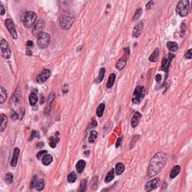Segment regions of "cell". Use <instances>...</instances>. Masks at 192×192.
<instances>
[{"mask_svg": "<svg viewBox=\"0 0 192 192\" xmlns=\"http://www.w3.org/2000/svg\"><path fill=\"white\" fill-rule=\"evenodd\" d=\"M39 136H40V134L37 131H32L31 135H30V137L28 139V141H32L34 138H36V137L39 138Z\"/></svg>", "mask_w": 192, "mask_h": 192, "instance_id": "60d3db41", "label": "cell"}, {"mask_svg": "<svg viewBox=\"0 0 192 192\" xmlns=\"http://www.w3.org/2000/svg\"><path fill=\"white\" fill-rule=\"evenodd\" d=\"M10 116H11V120H13V121H15V120L18 119V113H16L14 110H12L11 111Z\"/></svg>", "mask_w": 192, "mask_h": 192, "instance_id": "7bdbcfd3", "label": "cell"}, {"mask_svg": "<svg viewBox=\"0 0 192 192\" xmlns=\"http://www.w3.org/2000/svg\"><path fill=\"white\" fill-rule=\"evenodd\" d=\"M5 26L7 28V30H9V33L10 34L12 38L14 40H17L18 38V34L16 31L15 26L14 24H13V22L10 19H6L5 22Z\"/></svg>", "mask_w": 192, "mask_h": 192, "instance_id": "4fadbf2b", "label": "cell"}, {"mask_svg": "<svg viewBox=\"0 0 192 192\" xmlns=\"http://www.w3.org/2000/svg\"><path fill=\"white\" fill-rule=\"evenodd\" d=\"M98 137V133L96 131H91L90 137L89 138V142L90 143H94Z\"/></svg>", "mask_w": 192, "mask_h": 192, "instance_id": "d6a6232c", "label": "cell"}, {"mask_svg": "<svg viewBox=\"0 0 192 192\" xmlns=\"http://www.w3.org/2000/svg\"><path fill=\"white\" fill-rule=\"evenodd\" d=\"M181 170V167L179 165H176L172 168V170L171 171L170 178L173 179L175 178L176 176H177L179 174Z\"/></svg>", "mask_w": 192, "mask_h": 192, "instance_id": "d4e9b609", "label": "cell"}, {"mask_svg": "<svg viewBox=\"0 0 192 192\" xmlns=\"http://www.w3.org/2000/svg\"><path fill=\"white\" fill-rule=\"evenodd\" d=\"M0 121H1L0 131H1V132H3L7 127V121H8L7 116L4 114H1Z\"/></svg>", "mask_w": 192, "mask_h": 192, "instance_id": "ffe728a7", "label": "cell"}, {"mask_svg": "<svg viewBox=\"0 0 192 192\" xmlns=\"http://www.w3.org/2000/svg\"><path fill=\"white\" fill-rule=\"evenodd\" d=\"M123 51L125 54H123V56L119 59V60L116 64V68L119 70H122L125 67V66L127 64V60L129 58V55H130L129 47L124 48Z\"/></svg>", "mask_w": 192, "mask_h": 192, "instance_id": "8992f818", "label": "cell"}, {"mask_svg": "<svg viewBox=\"0 0 192 192\" xmlns=\"http://www.w3.org/2000/svg\"><path fill=\"white\" fill-rule=\"evenodd\" d=\"M45 26L43 20H38L35 23L32 29V34L34 37H38L42 32Z\"/></svg>", "mask_w": 192, "mask_h": 192, "instance_id": "8fae6325", "label": "cell"}, {"mask_svg": "<svg viewBox=\"0 0 192 192\" xmlns=\"http://www.w3.org/2000/svg\"><path fill=\"white\" fill-rule=\"evenodd\" d=\"M125 170V166L122 163H117L116 166V174L121 175Z\"/></svg>", "mask_w": 192, "mask_h": 192, "instance_id": "836d02e7", "label": "cell"}, {"mask_svg": "<svg viewBox=\"0 0 192 192\" xmlns=\"http://www.w3.org/2000/svg\"><path fill=\"white\" fill-rule=\"evenodd\" d=\"M49 140H50V143H49L50 146L52 148H55L56 146V141L54 140V138H53V137H50V139H49Z\"/></svg>", "mask_w": 192, "mask_h": 192, "instance_id": "f6af8a7d", "label": "cell"}, {"mask_svg": "<svg viewBox=\"0 0 192 192\" xmlns=\"http://www.w3.org/2000/svg\"><path fill=\"white\" fill-rule=\"evenodd\" d=\"M189 0H180L176 7V12L181 17H185L188 13Z\"/></svg>", "mask_w": 192, "mask_h": 192, "instance_id": "277c9868", "label": "cell"}, {"mask_svg": "<svg viewBox=\"0 0 192 192\" xmlns=\"http://www.w3.org/2000/svg\"><path fill=\"white\" fill-rule=\"evenodd\" d=\"M36 189L38 191L42 190L45 187V180L43 179H40L37 183Z\"/></svg>", "mask_w": 192, "mask_h": 192, "instance_id": "e575fe53", "label": "cell"}, {"mask_svg": "<svg viewBox=\"0 0 192 192\" xmlns=\"http://www.w3.org/2000/svg\"><path fill=\"white\" fill-rule=\"evenodd\" d=\"M144 28V24L142 22L138 23V24L135 26L132 30V36L135 38H138L140 36L143 32Z\"/></svg>", "mask_w": 192, "mask_h": 192, "instance_id": "2e32d148", "label": "cell"}, {"mask_svg": "<svg viewBox=\"0 0 192 192\" xmlns=\"http://www.w3.org/2000/svg\"><path fill=\"white\" fill-rule=\"evenodd\" d=\"M58 134H59V133L58 131H57V133H56V135H58Z\"/></svg>", "mask_w": 192, "mask_h": 192, "instance_id": "6f0895ef", "label": "cell"}, {"mask_svg": "<svg viewBox=\"0 0 192 192\" xmlns=\"http://www.w3.org/2000/svg\"><path fill=\"white\" fill-rule=\"evenodd\" d=\"M161 184V180L159 178L153 179L147 183L145 185V192H150L159 187Z\"/></svg>", "mask_w": 192, "mask_h": 192, "instance_id": "30bf717a", "label": "cell"}, {"mask_svg": "<svg viewBox=\"0 0 192 192\" xmlns=\"http://www.w3.org/2000/svg\"><path fill=\"white\" fill-rule=\"evenodd\" d=\"M160 56V50L158 48H157L152 54L150 55L149 58V61L152 62H156L158 61Z\"/></svg>", "mask_w": 192, "mask_h": 192, "instance_id": "44dd1931", "label": "cell"}, {"mask_svg": "<svg viewBox=\"0 0 192 192\" xmlns=\"http://www.w3.org/2000/svg\"><path fill=\"white\" fill-rule=\"evenodd\" d=\"M105 68H102L100 69V71L99 72V75H98V78H97V80H96L98 83H102V82L104 79V76H105Z\"/></svg>", "mask_w": 192, "mask_h": 192, "instance_id": "4dcf8cb0", "label": "cell"}, {"mask_svg": "<svg viewBox=\"0 0 192 192\" xmlns=\"http://www.w3.org/2000/svg\"><path fill=\"white\" fill-rule=\"evenodd\" d=\"M53 158L50 155H46L42 159V162L45 166H48L53 162Z\"/></svg>", "mask_w": 192, "mask_h": 192, "instance_id": "484cf974", "label": "cell"}, {"mask_svg": "<svg viewBox=\"0 0 192 192\" xmlns=\"http://www.w3.org/2000/svg\"><path fill=\"white\" fill-rule=\"evenodd\" d=\"M50 42V36L47 33L42 32L37 37V44L42 49L47 48Z\"/></svg>", "mask_w": 192, "mask_h": 192, "instance_id": "5b68a950", "label": "cell"}, {"mask_svg": "<svg viewBox=\"0 0 192 192\" xmlns=\"http://www.w3.org/2000/svg\"><path fill=\"white\" fill-rule=\"evenodd\" d=\"M13 179L14 176L11 173H7L5 176V181L7 184H11L13 182Z\"/></svg>", "mask_w": 192, "mask_h": 192, "instance_id": "8d00e7d4", "label": "cell"}, {"mask_svg": "<svg viewBox=\"0 0 192 192\" xmlns=\"http://www.w3.org/2000/svg\"><path fill=\"white\" fill-rule=\"evenodd\" d=\"M58 6L64 10H67L72 5V0H58Z\"/></svg>", "mask_w": 192, "mask_h": 192, "instance_id": "ac0fdd59", "label": "cell"}, {"mask_svg": "<svg viewBox=\"0 0 192 192\" xmlns=\"http://www.w3.org/2000/svg\"><path fill=\"white\" fill-rule=\"evenodd\" d=\"M51 75V71L49 69H44V70L37 76L36 81L38 83L43 84L49 78Z\"/></svg>", "mask_w": 192, "mask_h": 192, "instance_id": "5bb4252c", "label": "cell"}, {"mask_svg": "<svg viewBox=\"0 0 192 192\" xmlns=\"http://www.w3.org/2000/svg\"><path fill=\"white\" fill-rule=\"evenodd\" d=\"M25 113H26V109L24 107H22L18 113V119L19 120H22L23 119L24 116L25 115Z\"/></svg>", "mask_w": 192, "mask_h": 192, "instance_id": "b9f144b4", "label": "cell"}, {"mask_svg": "<svg viewBox=\"0 0 192 192\" xmlns=\"http://www.w3.org/2000/svg\"><path fill=\"white\" fill-rule=\"evenodd\" d=\"M45 101V98L42 95V96H41V99H40V103H41V104H43Z\"/></svg>", "mask_w": 192, "mask_h": 192, "instance_id": "11a10c76", "label": "cell"}, {"mask_svg": "<svg viewBox=\"0 0 192 192\" xmlns=\"http://www.w3.org/2000/svg\"><path fill=\"white\" fill-rule=\"evenodd\" d=\"M87 180L86 179H83L80 184V189L78 192H86L87 190Z\"/></svg>", "mask_w": 192, "mask_h": 192, "instance_id": "1f68e13d", "label": "cell"}, {"mask_svg": "<svg viewBox=\"0 0 192 192\" xmlns=\"http://www.w3.org/2000/svg\"><path fill=\"white\" fill-rule=\"evenodd\" d=\"M155 79L157 83H159L162 79V76L160 75V74H157L155 77Z\"/></svg>", "mask_w": 192, "mask_h": 192, "instance_id": "681fc988", "label": "cell"}, {"mask_svg": "<svg viewBox=\"0 0 192 192\" xmlns=\"http://www.w3.org/2000/svg\"><path fill=\"white\" fill-rule=\"evenodd\" d=\"M1 90H0V103H5L6 99H7V94H6V92L5 91V89H4L2 87H1L0 88Z\"/></svg>", "mask_w": 192, "mask_h": 192, "instance_id": "4316f807", "label": "cell"}, {"mask_svg": "<svg viewBox=\"0 0 192 192\" xmlns=\"http://www.w3.org/2000/svg\"><path fill=\"white\" fill-rule=\"evenodd\" d=\"M153 4V1H149L148 3L147 4V5H146V9H147V10H149V9L151 8V6H152V5Z\"/></svg>", "mask_w": 192, "mask_h": 192, "instance_id": "f907efd6", "label": "cell"}, {"mask_svg": "<svg viewBox=\"0 0 192 192\" xmlns=\"http://www.w3.org/2000/svg\"><path fill=\"white\" fill-rule=\"evenodd\" d=\"M142 9L139 7L136 9V10L135 12L134 15L133 16V18H132V21L135 22L136 20H138L140 18V17L141 16V14H142Z\"/></svg>", "mask_w": 192, "mask_h": 192, "instance_id": "d590c367", "label": "cell"}, {"mask_svg": "<svg viewBox=\"0 0 192 192\" xmlns=\"http://www.w3.org/2000/svg\"><path fill=\"white\" fill-rule=\"evenodd\" d=\"M116 75L115 74L112 73L109 75V79L107 81L106 86L108 88H110L113 86L115 80H116Z\"/></svg>", "mask_w": 192, "mask_h": 192, "instance_id": "cb8c5ba5", "label": "cell"}, {"mask_svg": "<svg viewBox=\"0 0 192 192\" xmlns=\"http://www.w3.org/2000/svg\"><path fill=\"white\" fill-rule=\"evenodd\" d=\"M175 55L171 53H169L168 54V59L166 58H162V63H161V70L162 71H165L167 74H168V70H169V68H170V66L171 62H172V59L175 58Z\"/></svg>", "mask_w": 192, "mask_h": 192, "instance_id": "7c38bea8", "label": "cell"}, {"mask_svg": "<svg viewBox=\"0 0 192 192\" xmlns=\"http://www.w3.org/2000/svg\"><path fill=\"white\" fill-rule=\"evenodd\" d=\"M86 162L83 160V159H81L79 160L77 163H76V168L77 171L78 173H81L82 171H83L85 167L86 166Z\"/></svg>", "mask_w": 192, "mask_h": 192, "instance_id": "7402d4cb", "label": "cell"}, {"mask_svg": "<svg viewBox=\"0 0 192 192\" xmlns=\"http://www.w3.org/2000/svg\"><path fill=\"white\" fill-rule=\"evenodd\" d=\"M141 117V115L140 114V113L136 112L135 113L134 115L132 117L131 121V126L132 127L134 128L138 126L139 124V122H140Z\"/></svg>", "mask_w": 192, "mask_h": 192, "instance_id": "d6986e66", "label": "cell"}, {"mask_svg": "<svg viewBox=\"0 0 192 192\" xmlns=\"http://www.w3.org/2000/svg\"><path fill=\"white\" fill-rule=\"evenodd\" d=\"M20 154V149L18 147H16L14 149L13 151V158L11 159L10 165L12 167H16L18 163V161L19 156Z\"/></svg>", "mask_w": 192, "mask_h": 192, "instance_id": "e0dca14e", "label": "cell"}, {"mask_svg": "<svg viewBox=\"0 0 192 192\" xmlns=\"http://www.w3.org/2000/svg\"><path fill=\"white\" fill-rule=\"evenodd\" d=\"M114 178V169H112L109 171V173L107 174L105 179V183H108L112 181Z\"/></svg>", "mask_w": 192, "mask_h": 192, "instance_id": "f1b7e54d", "label": "cell"}, {"mask_svg": "<svg viewBox=\"0 0 192 192\" xmlns=\"http://www.w3.org/2000/svg\"><path fill=\"white\" fill-rule=\"evenodd\" d=\"M75 19L74 12L71 10H64L59 18V23L62 29L68 30L73 24Z\"/></svg>", "mask_w": 192, "mask_h": 192, "instance_id": "7a4b0ae2", "label": "cell"}, {"mask_svg": "<svg viewBox=\"0 0 192 192\" xmlns=\"http://www.w3.org/2000/svg\"><path fill=\"white\" fill-rule=\"evenodd\" d=\"M122 137H120V138H118L117 141H116V148H118V147H120V145H121V141H122Z\"/></svg>", "mask_w": 192, "mask_h": 192, "instance_id": "c3c4849f", "label": "cell"}, {"mask_svg": "<svg viewBox=\"0 0 192 192\" xmlns=\"http://www.w3.org/2000/svg\"><path fill=\"white\" fill-rule=\"evenodd\" d=\"M37 15L32 11H29L26 14L24 19V26L26 28H30L36 22Z\"/></svg>", "mask_w": 192, "mask_h": 192, "instance_id": "ba28073f", "label": "cell"}, {"mask_svg": "<svg viewBox=\"0 0 192 192\" xmlns=\"http://www.w3.org/2000/svg\"><path fill=\"white\" fill-rule=\"evenodd\" d=\"M145 88L143 86H139L136 87L132 94V101L134 104H140L145 96Z\"/></svg>", "mask_w": 192, "mask_h": 192, "instance_id": "3957f363", "label": "cell"}, {"mask_svg": "<svg viewBox=\"0 0 192 192\" xmlns=\"http://www.w3.org/2000/svg\"><path fill=\"white\" fill-rule=\"evenodd\" d=\"M47 152V151H45V150L41 151H40L39 152L37 153V158L38 159H40L44 155H45Z\"/></svg>", "mask_w": 192, "mask_h": 192, "instance_id": "bcb514c9", "label": "cell"}, {"mask_svg": "<svg viewBox=\"0 0 192 192\" xmlns=\"http://www.w3.org/2000/svg\"><path fill=\"white\" fill-rule=\"evenodd\" d=\"M167 161V156L165 153L158 152L156 153L151 159L148 171L146 178L147 179L155 176L165 166Z\"/></svg>", "mask_w": 192, "mask_h": 192, "instance_id": "6da1fadb", "label": "cell"}, {"mask_svg": "<svg viewBox=\"0 0 192 192\" xmlns=\"http://www.w3.org/2000/svg\"><path fill=\"white\" fill-rule=\"evenodd\" d=\"M180 28H181V29H180V36L181 38H183L185 36L186 30H187V26L185 23H182Z\"/></svg>", "mask_w": 192, "mask_h": 192, "instance_id": "ab89813d", "label": "cell"}, {"mask_svg": "<svg viewBox=\"0 0 192 192\" xmlns=\"http://www.w3.org/2000/svg\"><path fill=\"white\" fill-rule=\"evenodd\" d=\"M55 141L56 143H58V142L60 141V139H59V138H58V137H56V138H55Z\"/></svg>", "mask_w": 192, "mask_h": 192, "instance_id": "9f6ffc18", "label": "cell"}, {"mask_svg": "<svg viewBox=\"0 0 192 192\" xmlns=\"http://www.w3.org/2000/svg\"><path fill=\"white\" fill-rule=\"evenodd\" d=\"M37 175H35L33 176L32 179L30 184V188L31 189L34 188L36 187L37 183Z\"/></svg>", "mask_w": 192, "mask_h": 192, "instance_id": "f35d334b", "label": "cell"}, {"mask_svg": "<svg viewBox=\"0 0 192 192\" xmlns=\"http://www.w3.org/2000/svg\"><path fill=\"white\" fill-rule=\"evenodd\" d=\"M77 178V176L76 173L72 171L68 175V178H67V180L69 183H74L76 180Z\"/></svg>", "mask_w": 192, "mask_h": 192, "instance_id": "74e56055", "label": "cell"}, {"mask_svg": "<svg viewBox=\"0 0 192 192\" xmlns=\"http://www.w3.org/2000/svg\"><path fill=\"white\" fill-rule=\"evenodd\" d=\"M0 47L3 58L6 59H9L10 58L11 56V51L9 44L6 40L4 39L1 40Z\"/></svg>", "mask_w": 192, "mask_h": 192, "instance_id": "9c48e42d", "label": "cell"}, {"mask_svg": "<svg viewBox=\"0 0 192 192\" xmlns=\"http://www.w3.org/2000/svg\"><path fill=\"white\" fill-rule=\"evenodd\" d=\"M44 143L43 142L41 141V142H38L36 145V147L37 148H42V147H44Z\"/></svg>", "mask_w": 192, "mask_h": 192, "instance_id": "816d5d0a", "label": "cell"}, {"mask_svg": "<svg viewBox=\"0 0 192 192\" xmlns=\"http://www.w3.org/2000/svg\"><path fill=\"white\" fill-rule=\"evenodd\" d=\"M5 13V9L4 8V6L2 5H1V15H4Z\"/></svg>", "mask_w": 192, "mask_h": 192, "instance_id": "f5cc1de1", "label": "cell"}, {"mask_svg": "<svg viewBox=\"0 0 192 192\" xmlns=\"http://www.w3.org/2000/svg\"><path fill=\"white\" fill-rule=\"evenodd\" d=\"M104 110H105V104L104 103H101L100 105H99L97 108L96 111V115L99 117H102L103 115L104 112Z\"/></svg>", "mask_w": 192, "mask_h": 192, "instance_id": "f546056e", "label": "cell"}, {"mask_svg": "<svg viewBox=\"0 0 192 192\" xmlns=\"http://www.w3.org/2000/svg\"><path fill=\"white\" fill-rule=\"evenodd\" d=\"M166 47L170 51L172 52H176L179 48L178 44L175 42H168L166 44Z\"/></svg>", "mask_w": 192, "mask_h": 192, "instance_id": "603a6c76", "label": "cell"}, {"mask_svg": "<svg viewBox=\"0 0 192 192\" xmlns=\"http://www.w3.org/2000/svg\"><path fill=\"white\" fill-rule=\"evenodd\" d=\"M185 58L187 59H192V48H190L186 52L185 54Z\"/></svg>", "mask_w": 192, "mask_h": 192, "instance_id": "ee69618b", "label": "cell"}, {"mask_svg": "<svg viewBox=\"0 0 192 192\" xmlns=\"http://www.w3.org/2000/svg\"><path fill=\"white\" fill-rule=\"evenodd\" d=\"M68 85L65 84L63 86V87H62V92L64 93H66L68 92Z\"/></svg>", "mask_w": 192, "mask_h": 192, "instance_id": "7dc6e473", "label": "cell"}, {"mask_svg": "<svg viewBox=\"0 0 192 192\" xmlns=\"http://www.w3.org/2000/svg\"><path fill=\"white\" fill-rule=\"evenodd\" d=\"M55 98V93L54 92H53L49 95V98L47 99L46 106L45 110H44V114L45 115H49V113H50V110H51V104H52L53 101L54 100Z\"/></svg>", "mask_w": 192, "mask_h": 192, "instance_id": "9a60e30c", "label": "cell"}, {"mask_svg": "<svg viewBox=\"0 0 192 192\" xmlns=\"http://www.w3.org/2000/svg\"><path fill=\"white\" fill-rule=\"evenodd\" d=\"M27 45L28 46H29V47H31V46H32L33 45V42L32 40H28V41H27Z\"/></svg>", "mask_w": 192, "mask_h": 192, "instance_id": "db71d44e", "label": "cell"}, {"mask_svg": "<svg viewBox=\"0 0 192 192\" xmlns=\"http://www.w3.org/2000/svg\"><path fill=\"white\" fill-rule=\"evenodd\" d=\"M29 101L30 105L31 106H34L38 101V97L36 93H32L29 96Z\"/></svg>", "mask_w": 192, "mask_h": 192, "instance_id": "83f0119b", "label": "cell"}, {"mask_svg": "<svg viewBox=\"0 0 192 192\" xmlns=\"http://www.w3.org/2000/svg\"><path fill=\"white\" fill-rule=\"evenodd\" d=\"M20 99H21L20 90V88L18 87L15 89L14 93L13 94L11 99H10V106L13 109V110H15V109L17 108L18 106L20 103Z\"/></svg>", "mask_w": 192, "mask_h": 192, "instance_id": "52a82bcc", "label": "cell"}]
</instances>
